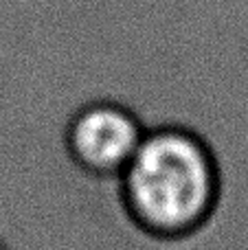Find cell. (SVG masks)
Returning <instances> with one entry per match:
<instances>
[{"label":"cell","instance_id":"7a4b0ae2","mask_svg":"<svg viewBox=\"0 0 248 250\" xmlns=\"http://www.w3.org/2000/svg\"><path fill=\"white\" fill-rule=\"evenodd\" d=\"M147 125L114 99L82 104L64 125V151L77 171L92 180H117L136 154Z\"/></svg>","mask_w":248,"mask_h":250},{"label":"cell","instance_id":"6da1fadb","mask_svg":"<svg viewBox=\"0 0 248 250\" xmlns=\"http://www.w3.org/2000/svg\"><path fill=\"white\" fill-rule=\"evenodd\" d=\"M125 220L161 244L200 235L222 202V167L213 145L193 127H147L136 154L117 178Z\"/></svg>","mask_w":248,"mask_h":250},{"label":"cell","instance_id":"3957f363","mask_svg":"<svg viewBox=\"0 0 248 250\" xmlns=\"http://www.w3.org/2000/svg\"><path fill=\"white\" fill-rule=\"evenodd\" d=\"M0 250H11V248H9V246H7V242H4V239H2V237H0Z\"/></svg>","mask_w":248,"mask_h":250}]
</instances>
